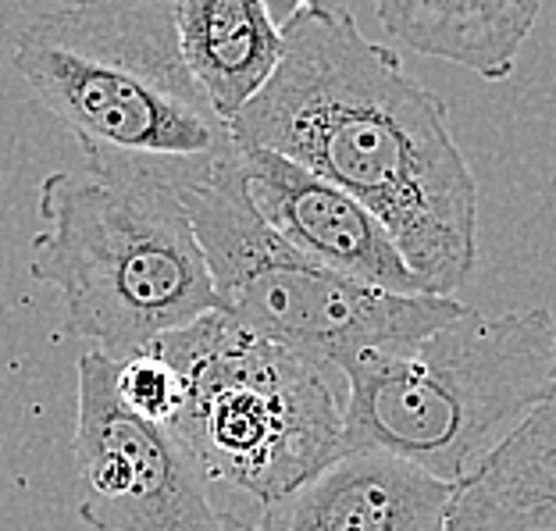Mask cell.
Returning <instances> with one entry per match:
<instances>
[{
    "label": "cell",
    "mask_w": 556,
    "mask_h": 531,
    "mask_svg": "<svg viewBox=\"0 0 556 531\" xmlns=\"http://www.w3.org/2000/svg\"><path fill=\"white\" fill-rule=\"evenodd\" d=\"M271 83L229 122L239 147H264L357 197L425 293L453 296L478 268V182L450 108L368 40L350 11H300L282 25Z\"/></svg>",
    "instance_id": "6da1fadb"
},
{
    "label": "cell",
    "mask_w": 556,
    "mask_h": 531,
    "mask_svg": "<svg viewBox=\"0 0 556 531\" xmlns=\"http://www.w3.org/2000/svg\"><path fill=\"white\" fill-rule=\"evenodd\" d=\"M83 157L86 172L40 182L29 271L61 296L72 332L122 361L218 311V296L175 175L111 150Z\"/></svg>",
    "instance_id": "7a4b0ae2"
},
{
    "label": "cell",
    "mask_w": 556,
    "mask_h": 531,
    "mask_svg": "<svg viewBox=\"0 0 556 531\" xmlns=\"http://www.w3.org/2000/svg\"><path fill=\"white\" fill-rule=\"evenodd\" d=\"M549 311L460 307L421 339L368 350L339 375L343 453H389L442 482L471 478L553 385Z\"/></svg>",
    "instance_id": "3957f363"
},
{
    "label": "cell",
    "mask_w": 556,
    "mask_h": 531,
    "mask_svg": "<svg viewBox=\"0 0 556 531\" xmlns=\"http://www.w3.org/2000/svg\"><path fill=\"white\" fill-rule=\"evenodd\" d=\"M179 0H68L25 22L15 68L79 150L182 175L236 154L229 122L189 75Z\"/></svg>",
    "instance_id": "277c9868"
},
{
    "label": "cell",
    "mask_w": 556,
    "mask_h": 531,
    "mask_svg": "<svg viewBox=\"0 0 556 531\" xmlns=\"http://www.w3.org/2000/svg\"><path fill=\"white\" fill-rule=\"evenodd\" d=\"M175 186L204 246L218 311L321 371L421 339L464 307L453 296L382 293L307 257L254 211L236 154L175 175Z\"/></svg>",
    "instance_id": "5b68a950"
},
{
    "label": "cell",
    "mask_w": 556,
    "mask_h": 531,
    "mask_svg": "<svg viewBox=\"0 0 556 531\" xmlns=\"http://www.w3.org/2000/svg\"><path fill=\"white\" fill-rule=\"evenodd\" d=\"M186 378L179 435L207 482L261 507L343 457V400L328 371L222 311L154 343Z\"/></svg>",
    "instance_id": "8992f818"
},
{
    "label": "cell",
    "mask_w": 556,
    "mask_h": 531,
    "mask_svg": "<svg viewBox=\"0 0 556 531\" xmlns=\"http://www.w3.org/2000/svg\"><path fill=\"white\" fill-rule=\"evenodd\" d=\"M75 475L79 521L93 531H250L214 507L204 467L172 428L143 421L115 396V361L79 357Z\"/></svg>",
    "instance_id": "52a82bcc"
},
{
    "label": "cell",
    "mask_w": 556,
    "mask_h": 531,
    "mask_svg": "<svg viewBox=\"0 0 556 531\" xmlns=\"http://www.w3.org/2000/svg\"><path fill=\"white\" fill-rule=\"evenodd\" d=\"M236 161L254 211L296 250L382 293H425L393 236L357 197L264 147L236 143Z\"/></svg>",
    "instance_id": "ba28073f"
},
{
    "label": "cell",
    "mask_w": 556,
    "mask_h": 531,
    "mask_svg": "<svg viewBox=\"0 0 556 531\" xmlns=\"http://www.w3.org/2000/svg\"><path fill=\"white\" fill-rule=\"evenodd\" d=\"M457 485L389 453H343L261 507L250 531H450Z\"/></svg>",
    "instance_id": "9c48e42d"
},
{
    "label": "cell",
    "mask_w": 556,
    "mask_h": 531,
    "mask_svg": "<svg viewBox=\"0 0 556 531\" xmlns=\"http://www.w3.org/2000/svg\"><path fill=\"white\" fill-rule=\"evenodd\" d=\"M382 29L421 58L450 61L485 83L510 79L535 33L542 0H371Z\"/></svg>",
    "instance_id": "30bf717a"
},
{
    "label": "cell",
    "mask_w": 556,
    "mask_h": 531,
    "mask_svg": "<svg viewBox=\"0 0 556 531\" xmlns=\"http://www.w3.org/2000/svg\"><path fill=\"white\" fill-rule=\"evenodd\" d=\"M450 531H556V353L546 400L453 492Z\"/></svg>",
    "instance_id": "8fae6325"
},
{
    "label": "cell",
    "mask_w": 556,
    "mask_h": 531,
    "mask_svg": "<svg viewBox=\"0 0 556 531\" xmlns=\"http://www.w3.org/2000/svg\"><path fill=\"white\" fill-rule=\"evenodd\" d=\"M175 25L189 75L225 122L271 83L286 50L264 0H179Z\"/></svg>",
    "instance_id": "7c38bea8"
},
{
    "label": "cell",
    "mask_w": 556,
    "mask_h": 531,
    "mask_svg": "<svg viewBox=\"0 0 556 531\" xmlns=\"http://www.w3.org/2000/svg\"><path fill=\"white\" fill-rule=\"evenodd\" d=\"M115 396L143 421L175 428L186 407V378L157 346L115 361Z\"/></svg>",
    "instance_id": "4fadbf2b"
},
{
    "label": "cell",
    "mask_w": 556,
    "mask_h": 531,
    "mask_svg": "<svg viewBox=\"0 0 556 531\" xmlns=\"http://www.w3.org/2000/svg\"><path fill=\"white\" fill-rule=\"evenodd\" d=\"M264 4H268L278 25L296 18L300 11H328V15H343V11H350L346 0H264Z\"/></svg>",
    "instance_id": "5bb4252c"
},
{
    "label": "cell",
    "mask_w": 556,
    "mask_h": 531,
    "mask_svg": "<svg viewBox=\"0 0 556 531\" xmlns=\"http://www.w3.org/2000/svg\"><path fill=\"white\" fill-rule=\"evenodd\" d=\"M154 4H157V0H154Z\"/></svg>",
    "instance_id": "9a60e30c"
}]
</instances>
